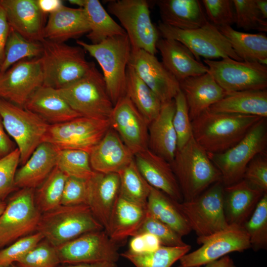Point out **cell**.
<instances>
[{
	"instance_id": "1",
	"label": "cell",
	"mask_w": 267,
	"mask_h": 267,
	"mask_svg": "<svg viewBox=\"0 0 267 267\" xmlns=\"http://www.w3.org/2000/svg\"><path fill=\"white\" fill-rule=\"evenodd\" d=\"M262 118L208 109L191 121L193 137L207 153H222L237 144Z\"/></svg>"
},
{
	"instance_id": "2",
	"label": "cell",
	"mask_w": 267,
	"mask_h": 267,
	"mask_svg": "<svg viewBox=\"0 0 267 267\" xmlns=\"http://www.w3.org/2000/svg\"><path fill=\"white\" fill-rule=\"evenodd\" d=\"M170 164L183 201L192 200L213 184L222 181L221 175L208 153L193 137L177 149Z\"/></svg>"
},
{
	"instance_id": "3",
	"label": "cell",
	"mask_w": 267,
	"mask_h": 267,
	"mask_svg": "<svg viewBox=\"0 0 267 267\" xmlns=\"http://www.w3.org/2000/svg\"><path fill=\"white\" fill-rule=\"evenodd\" d=\"M40 58L44 76L43 86L60 89L85 76L95 65L85 57L80 46L47 40L42 42Z\"/></svg>"
},
{
	"instance_id": "4",
	"label": "cell",
	"mask_w": 267,
	"mask_h": 267,
	"mask_svg": "<svg viewBox=\"0 0 267 267\" xmlns=\"http://www.w3.org/2000/svg\"><path fill=\"white\" fill-rule=\"evenodd\" d=\"M76 43L99 64L108 94L114 105L126 94L127 69L132 52L127 35L109 38L97 44L81 40Z\"/></svg>"
},
{
	"instance_id": "5",
	"label": "cell",
	"mask_w": 267,
	"mask_h": 267,
	"mask_svg": "<svg viewBox=\"0 0 267 267\" xmlns=\"http://www.w3.org/2000/svg\"><path fill=\"white\" fill-rule=\"evenodd\" d=\"M104 229L86 204L60 205L41 214L36 232L57 247L86 233Z\"/></svg>"
},
{
	"instance_id": "6",
	"label": "cell",
	"mask_w": 267,
	"mask_h": 267,
	"mask_svg": "<svg viewBox=\"0 0 267 267\" xmlns=\"http://www.w3.org/2000/svg\"><path fill=\"white\" fill-rule=\"evenodd\" d=\"M267 146V118H262L235 145L222 153L208 154L227 186L243 179L248 164L257 155L266 152Z\"/></svg>"
},
{
	"instance_id": "7",
	"label": "cell",
	"mask_w": 267,
	"mask_h": 267,
	"mask_svg": "<svg viewBox=\"0 0 267 267\" xmlns=\"http://www.w3.org/2000/svg\"><path fill=\"white\" fill-rule=\"evenodd\" d=\"M57 90L81 116L99 120L110 119L114 105L103 75L95 65L80 79Z\"/></svg>"
},
{
	"instance_id": "8",
	"label": "cell",
	"mask_w": 267,
	"mask_h": 267,
	"mask_svg": "<svg viewBox=\"0 0 267 267\" xmlns=\"http://www.w3.org/2000/svg\"><path fill=\"white\" fill-rule=\"evenodd\" d=\"M108 12L120 22L130 40L132 50L142 49L155 55L160 34L152 23L145 0H110Z\"/></svg>"
},
{
	"instance_id": "9",
	"label": "cell",
	"mask_w": 267,
	"mask_h": 267,
	"mask_svg": "<svg viewBox=\"0 0 267 267\" xmlns=\"http://www.w3.org/2000/svg\"><path fill=\"white\" fill-rule=\"evenodd\" d=\"M224 185L217 182L194 199L177 202L197 237L208 236L226 227L224 212Z\"/></svg>"
},
{
	"instance_id": "10",
	"label": "cell",
	"mask_w": 267,
	"mask_h": 267,
	"mask_svg": "<svg viewBox=\"0 0 267 267\" xmlns=\"http://www.w3.org/2000/svg\"><path fill=\"white\" fill-rule=\"evenodd\" d=\"M157 28L162 38L178 41L198 61H200V57L208 60L229 57L243 61L236 54L227 39L209 22L198 28L183 30L159 21Z\"/></svg>"
},
{
	"instance_id": "11",
	"label": "cell",
	"mask_w": 267,
	"mask_h": 267,
	"mask_svg": "<svg viewBox=\"0 0 267 267\" xmlns=\"http://www.w3.org/2000/svg\"><path fill=\"white\" fill-rule=\"evenodd\" d=\"M0 117L6 133L17 146L23 165L43 142L49 126L35 113L0 98Z\"/></svg>"
},
{
	"instance_id": "12",
	"label": "cell",
	"mask_w": 267,
	"mask_h": 267,
	"mask_svg": "<svg viewBox=\"0 0 267 267\" xmlns=\"http://www.w3.org/2000/svg\"><path fill=\"white\" fill-rule=\"evenodd\" d=\"M41 214L35 202L34 189L16 191L0 217V250L36 232Z\"/></svg>"
},
{
	"instance_id": "13",
	"label": "cell",
	"mask_w": 267,
	"mask_h": 267,
	"mask_svg": "<svg viewBox=\"0 0 267 267\" xmlns=\"http://www.w3.org/2000/svg\"><path fill=\"white\" fill-rule=\"evenodd\" d=\"M109 120L79 117L49 125L43 139L59 149H77L90 152L110 129Z\"/></svg>"
},
{
	"instance_id": "14",
	"label": "cell",
	"mask_w": 267,
	"mask_h": 267,
	"mask_svg": "<svg viewBox=\"0 0 267 267\" xmlns=\"http://www.w3.org/2000/svg\"><path fill=\"white\" fill-rule=\"evenodd\" d=\"M204 61L209 68L208 72L227 93L267 89V66L229 57L219 61L204 59Z\"/></svg>"
},
{
	"instance_id": "15",
	"label": "cell",
	"mask_w": 267,
	"mask_h": 267,
	"mask_svg": "<svg viewBox=\"0 0 267 267\" xmlns=\"http://www.w3.org/2000/svg\"><path fill=\"white\" fill-rule=\"evenodd\" d=\"M56 249L63 265L117 263L120 256L118 243L104 229L86 233Z\"/></svg>"
},
{
	"instance_id": "16",
	"label": "cell",
	"mask_w": 267,
	"mask_h": 267,
	"mask_svg": "<svg viewBox=\"0 0 267 267\" xmlns=\"http://www.w3.org/2000/svg\"><path fill=\"white\" fill-rule=\"evenodd\" d=\"M197 242L201 246L181 257L179 260L181 265L200 267L230 253L242 252L251 248L243 227L233 224L208 236L197 237Z\"/></svg>"
},
{
	"instance_id": "17",
	"label": "cell",
	"mask_w": 267,
	"mask_h": 267,
	"mask_svg": "<svg viewBox=\"0 0 267 267\" xmlns=\"http://www.w3.org/2000/svg\"><path fill=\"white\" fill-rule=\"evenodd\" d=\"M43 85L40 58L22 60L0 75V98L24 107L31 96Z\"/></svg>"
},
{
	"instance_id": "18",
	"label": "cell",
	"mask_w": 267,
	"mask_h": 267,
	"mask_svg": "<svg viewBox=\"0 0 267 267\" xmlns=\"http://www.w3.org/2000/svg\"><path fill=\"white\" fill-rule=\"evenodd\" d=\"M129 64L162 104L173 100L180 90L179 82L155 55L142 49L132 50Z\"/></svg>"
},
{
	"instance_id": "19",
	"label": "cell",
	"mask_w": 267,
	"mask_h": 267,
	"mask_svg": "<svg viewBox=\"0 0 267 267\" xmlns=\"http://www.w3.org/2000/svg\"><path fill=\"white\" fill-rule=\"evenodd\" d=\"M109 120L134 155L148 148L149 124L127 95L114 105Z\"/></svg>"
},
{
	"instance_id": "20",
	"label": "cell",
	"mask_w": 267,
	"mask_h": 267,
	"mask_svg": "<svg viewBox=\"0 0 267 267\" xmlns=\"http://www.w3.org/2000/svg\"><path fill=\"white\" fill-rule=\"evenodd\" d=\"M87 181V205L106 231L119 196V175L118 173L95 172Z\"/></svg>"
},
{
	"instance_id": "21",
	"label": "cell",
	"mask_w": 267,
	"mask_h": 267,
	"mask_svg": "<svg viewBox=\"0 0 267 267\" xmlns=\"http://www.w3.org/2000/svg\"><path fill=\"white\" fill-rule=\"evenodd\" d=\"M134 161L140 174L151 186L178 202L183 201L180 187L170 162L148 148L135 154Z\"/></svg>"
},
{
	"instance_id": "22",
	"label": "cell",
	"mask_w": 267,
	"mask_h": 267,
	"mask_svg": "<svg viewBox=\"0 0 267 267\" xmlns=\"http://www.w3.org/2000/svg\"><path fill=\"white\" fill-rule=\"evenodd\" d=\"M10 28L25 39L42 42L44 15L36 0H0Z\"/></svg>"
},
{
	"instance_id": "23",
	"label": "cell",
	"mask_w": 267,
	"mask_h": 267,
	"mask_svg": "<svg viewBox=\"0 0 267 267\" xmlns=\"http://www.w3.org/2000/svg\"><path fill=\"white\" fill-rule=\"evenodd\" d=\"M89 154L92 170L105 174H118L134 159V154L111 128Z\"/></svg>"
},
{
	"instance_id": "24",
	"label": "cell",
	"mask_w": 267,
	"mask_h": 267,
	"mask_svg": "<svg viewBox=\"0 0 267 267\" xmlns=\"http://www.w3.org/2000/svg\"><path fill=\"white\" fill-rule=\"evenodd\" d=\"M191 121L223 98L227 92L208 73L187 78L179 82Z\"/></svg>"
},
{
	"instance_id": "25",
	"label": "cell",
	"mask_w": 267,
	"mask_h": 267,
	"mask_svg": "<svg viewBox=\"0 0 267 267\" xmlns=\"http://www.w3.org/2000/svg\"><path fill=\"white\" fill-rule=\"evenodd\" d=\"M156 47L160 53L162 62L179 82L208 72V66L198 61L192 53L178 41L160 38Z\"/></svg>"
},
{
	"instance_id": "26",
	"label": "cell",
	"mask_w": 267,
	"mask_h": 267,
	"mask_svg": "<svg viewBox=\"0 0 267 267\" xmlns=\"http://www.w3.org/2000/svg\"><path fill=\"white\" fill-rule=\"evenodd\" d=\"M264 193L243 179L224 186L223 208L228 224L242 226L250 218Z\"/></svg>"
},
{
	"instance_id": "27",
	"label": "cell",
	"mask_w": 267,
	"mask_h": 267,
	"mask_svg": "<svg viewBox=\"0 0 267 267\" xmlns=\"http://www.w3.org/2000/svg\"><path fill=\"white\" fill-rule=\"evenodd\" d=\"M58 150L47 142L39 144L17 170L15 177L16 187L35 189L39 187L56 167Z\"/></svg>"
},
{
	"instance_id": "28",
	"label": "cell",
	"mask_w": 267,
	"mask_h": 267,
	"mask_svg": "<svg viewBox=\"0 0 267 267\" xmlns=\"http://www.w3.org/2000/svg\"><path fill=\"white\" fill-rule=\"evenodd\" d=\"M23 108L35 113L49 125L59 124L81 117L57 89L44 86L34 92Z\"/></svg>"
},
{
	"instance_id": "29",
	"label": "cell",
	"mask_w": 267,
	"mask_h": 267,
	"mask_svg": "<svg viewBox=\"0 0 267 267\" xmlns=\"http://www.w3.org/2000/svg\"><path fill=\"white\" fill-rule=\"evenodd\" d=\"M174 99L162 104L155 119L148 125V148L171 163L177 150V137L173 124Z\"/></svg>"
},
{
	"instance_id": "30",
	"label": "cell",
	"mask_w": 267,
	"mask_h": 267,
	"mask_svg": "<svg viewBox=\"0 0 267 267\" xmlns=\"http://www.w3.org/2000/svg\"><path fill=\"white\" fill-rule=\"evenodd\" d=\"M89 32V27L83 8H72L63 5L49 14L44 29V40L64 43Z\"/></svg>"
},
{
	"instance_id": "31",
	"label": "cell",
	"mask_w": 267,
	"mask_h": 267,
	"mask_svg": "<svg viewBox=\"0 0 267 267\" xmlns=\"http://www.w3.org/2000/svg\"><path fill=\"white\" fill-rule=\"evenodd\" d=\"M161 22L183 30L202 27L208 21L201 1L159 0L156 2Z\"/></svg>"
},
{
	"instance_id": "32",
	"label": "cell",
	"mask_w": 267,
	"mask_h": 267,
	"mask_svg": "<svg viewBox=\"0 0 267 267\" xmlns=\"http://www.w3.org/2000/svg\"><path fill=\"white\" fill-rule=\"evenodd\" d=\"M147 214L146 207L119 196L106 231L110 238L118 243L135 235Z\"/></svg>"
},
{
	"instance_id": "33",
	"label": "cell",
	"mask_w": 267,
	"mask_h": 267,
	"mask_svg": "<svg viewBox=\"0 0 267 267\" xmlns=\"http://www.w3.org/2000/svg\"><path fill=\"white\" fill-rule=\"evenodd\" d=\"M220 113L267 117V89L227 93L209 109Z\"/></svg>"
},
{
	"instance_id": "34",
	"label": "cell",
	"mask_w": 267,
	"mask_h": 267,
	"mask_svg": "<svg viewBox=\"0 0 267 267\" xmlns=\"http://www.w3.org/2000/svg\"><path fill=\"white\" fill-rule=\"evenodd\" d=\"M236 54L243 60L267 64V37L264 33L250 34L226 26L218 28Z\"/></svg>"
},
{
	"instance_id": "35",
	"label": "cell",
	"mask_w": 267,
	"mask_h": 267,
	"mask_svg": "<svg viewBox=\"0 0 267 267\" xmlns=\"http://www.w3.org/2000/svg\"><path fill=\"white\" fill-rule=\"evenodd\" d=\"M177 202L162 191L151 186L146 209L149 215L171 227L182 237L192 230Z\"/></svg>"
},
{
	"instance_id": "36",
	"label": "cell",
	"mask_w": 267,
	"mask_h": 267,
	"mask_svg": "<svg viewBox=\"0 0 267 267\" xmlns=\"http://www.w3.org/2000/svg\"><path fill=\"white\" fill-rule=\"evenodd\" d=\"M149 124L158 115L162 103L128 65L126 74V94Z\"/></svg>"
},
{
	"instance_id": "37",
	"label": "cell",
	"mask_w": 267,
	"mask_h": 267,
	"mask_svg": "<svg viewBox=\"0 0 267 267\" xmlns=\"http://www.w3.org/2000/svg\"><path fill=\"white\" fill-rule=\"evenodd\" d=\"M89 27L87 34L90 44H97L111 37L126 34L98 0H85L83 7Z\"/></svg>"
},
{
	"instance_id": "38",
	"label": "cell",
	"mask_w": 267,
	"mask_h": 267,
	"mask_svg": "<svg viewBox=\"0 0 267 267\" xmlns=\"http://www.w3.org/2000/svg\"><path fill=\"white\" fill-rule=\"evenodd\" d=\"M190 249L189 244L179 247L161 246L155 251L141 253H134L128 250L120 256L135 267H171Z\"/></svg>"
},
{
	"instance_id": "39",
	"label": "cell",
	"mask_w": 267,
	"mask_h": 267,
	"mask_svg": "<svg viewBox=\"0 0 267 267\" xmlns=\"http://www.w3.org/2000/svg\"><path fill=\"white\" fill-rule=\"evenodd\" d=\"M118 174L120 177L119 196L128 201L146 207L151 186L140 174L134 159Z\"/></svg>"
},
{
	"instance_id": "40",
	"label": "cell",
	"mask_w": 267,
	"mask_h": 267,
	"mask_svg": "<svg viewBox=\"0 0 267 267\" xmlns=\"http://www.w3.org/2000/svg\"><path fill=\"white\" fill-rule=\"evenodd\" d=\"M43 51L42 42L28 40L10 28L5 47L4 58L0 67V75L23 59L40 57Z\"/></svg>"
},
{
	"instance_id": "41",
	"label": "cell",
	"mask_w": 267,
	"mask_h": 267,
	"mask_svg": "<svg viewBox=\"0 0 267 267\" xmlns=\"http://www.w3.org/2000/svg\"><path fill=\"white\" fill-rule=\"evenodd\" d=\"M68 176L56 166L35 192V202L43 214L60 205L62 193Z\"/></svg>"
},
{
	"instance_id": "42",
	"label": "cell",
	"mask_w": 267,
	"mask_h": 267,
	"mask_svg": "<svg viewBox=\"0 0 267 267\" xmlns=\"http://www.w3.org/2000/svg\"><path fill=\"white\" fill-rule=\"evenodd\" d=\"M68 177L88 179L94 174L89 153L81 150L59 149L56 166Z\"/></svg>"
},
{
	"instance_id": "43",
	"label": "cell",
	"mask_w": 267,
	"mask_h": 267,
	"mask_svg": "<svg viewBox=\"0 0 267 267\" xmlns=\"http://www.w3.org/2000/svg\"><path fill=\"white\" fill-rule=\"evenodd\" d=\"M251 248L255 251L267 247V193H265L248 220L242 225Z\"/></svg>"
},
{
	"instance_id": "44",
	"label": "cell",
	"mask_w": 267,
	"mask_h": 267,
	"mask_svg": "<svg viewBox=\"0 0 267 267\" xmlns=\"http://www.w3.org/2000/svg\"><path fill=\"white\" fill-rule=\"evenodd\" d=\"M235 12V23L245 30L267 31V21L258 10L255 0H232Z\"/></svg>"
},
{
	"instance_id": "45",
	"label": "cell",
	"mask_w": 267,
	"mask_h": 267,
	"mask_svg": "<svg viewBox=\"0 0 267 267\" xmlns=\"http://www.w3.org/2000/svg\"><path fill=\"white\" fill-rule=\"evenodd\" d=\"M15 264L19 267H58L61 264L56 247L45 239Z\"/></svg>"
},
{
	"instance_id": "46",
	"label": "cell",
	"mask_w": 267,
	"mask_h": 267,
	"mask_svg": "<svg viewBox=\"0 0 267 267\" xmlns=\"http://www.w3.org/2000/svg\"><path fill=\"white\" fill-rule=\"evenodd\" d=\"M175 111L173 124L177 137V149L182 148L192 137L191 121L183 92L180 90L174 98Z\"/></svg>"
},
{
	"instance_id": "47",
	"label": "cell",
	"mask_w": 267,
	"mask_h": 267,
	"mask_svg": "<svg viewBox=\"0 0 267 267\" xmlns=\"http://www.w3.org/2000/svg\"><path fill=\"white\" fill-rule=\"evenodd\" d=\"M145 233H151L156 236L162 246L179 247L187 244L183 241L182 237L171 227L148 213L144 221L135 235Z\"/></svg>"
},
{
	"instance_id": "48",
	"label": "cell",
	"mask_w": 267,
	"mask_h": 267,
	"mask_svg": "<svg viewBox=\"0 0 267 267\" xmlns=\"http://www.w3.org/2000/svg\"><path fill=\"white\" fill-rule=\"evenodd\" d=\"M201 2L208 21L217 28L235 24L232 0H202Z\"/></svg>"
},
{
	"instance_id": "49",
	"label": "cell",
	"mask_w": 267,
	"mask_h": 267,
	"mask_svg": "<svg viewBox=\"0 0 267 267\" xmlns=\"http://www.w3.org/2000/svg\"><path fill=\"white\" fill-rule=\"evenodd\" d=\"M44 239L39 232L21 238L0 250V267L16 263Z\"/></svg>"
},
{
	"instance_id": "50",
	"label": "cell",
	"mask_w": 267,
	"mask_h": 267,
	"mask_svg": "<svg viewBox=\"0 0 267 267\" xmlns=\"http://www.w3.org/2000/svg\"><path fill=\"white\" fill-rule=\"evenodd\" d=\"M20 162V153L16 148L3 157L0 158V200L4 201L17 189L15 185V177Z\"/></svg>"
},
{
	"instance_id": "51",
	"label": "cell",
	"mask_w": 267,
	"mask_h": 267,
	"mask_svg": "<svg viewBox=\"0 0 267 267\" xmlns=\"http://www.w3.org/2000/svg\"><path fill=\"white\" fill-rule=\"evenodd\" d=\"M243 179L254 187L267 193V152L256 156L248 164Z\"/></svg>"
},
{
	"instance_id": "52",
	"label": "cell",
	"mask_w": 267,
	"mask_h": 267,
	"mask_svg": "<svg viewBox=\"0 0 267 267\" xmlns=\"http://www.w3.org/2000/svg\"><path fill=\"white\" fill-rule=\"evenodd\" d=\"M87 180L68 177L63 188L60 205H87Z\"/></svg>"
},
{
	"instance_id": "53",
	"label": "cell",
	"mask_w": 267,
	"mask_h": 267,
	"mask_svg": "<svg viewBox=\"0 0 267 267\" xmlns=\"http://www.w3.org/2000/svg\"><path fill=\"white\" fill-rule=\"evenodd\" d=\"M5 11L0 4V67L4 58V50L10 31Z\"/></svg>"
},
{
	"instance_id": "54",
	"label": "cell",
	"mask_w": 267,
	"mask_h": 267,
	"mask_svg": "<svg viewBox=\"0 0 267 267\" xmlns=\"http://www.w3.org/2000/svg\"><path fill=\"white\" fill-rule=\"evenodd\" d=\"M15 148L13 142L4 129L0 117V158L10 153Z\"/></svg>"
},
{
	"instance_id": "55",
	"label": "cell",
	"mask_w": 267,
	"mask_h": 267,
	"mask_svg": "<svg viewBox=\"0 0 267 267\" xmlns=\"http://www.w3.org/2000/svg\"><path fill=\"white\" fill-rule=\"evenodd\" d=\"M37 4L44 14H51L59 9L63 4L60 0H36Z\"/></svg>"
},
{
	"instance_id": "56",
	"label": "cell",
	"mask_w": 267,
	"mask_h": 267,
	"mask_svg": "<svg viewBox=\"0 0 267 267\" xmlns=\"http://www.w3.org/2000/svg\"><path fill=\"white\" fill-rule=\"evenodd\" d=\"M129 251L134 253L146 252L145 242L141 234L132 236L129 243Z\"/></svg>"
},
{
	"instance_id": "57",
	"label": "cell",
	"mask_w": 267,
	"mask_h": 267,
	"mask_svg": "<svg viewBox=\"0 0 267 267\" xmlns=\"http://www.w3.org/2000/svg\"><path fill=\"white\" fill-rule=\"evenodd\" d=\"M141 234L145 242L146 252L155 251L162 246L159 239L153 234L149 233Z\"/></svg>"
},
{
	"instance_id": "58",
	"label": "cell",
	"mask_w": 267,
	"mask_h": 267,
	"mask_svg": "<svg viewBox=\"0 0 267 267\" xmlns=\"http://www.w3.org/2000/svg\"><path fill=\"white\" fill-rule=\"evenodd\" d=\"M205 267H236L232 260L228 255H225L218 260L209 262Z\"/></svg>"
},
{
	"instance_id": "59",
	"label": "cell",
	"mask_w": 267,
	"mask_h": 267,
	"mask_svg": "<svg viewBox=\"0 0 267 267\" xmlns=\"http://www.w3.org/2000/svg\"><path fill=\"white\" fill-rule=\"evenodd\" d=\"M58 267H118L117 263L99 262L94 263H84L71 265H63Z\"/></svg>"
},
{
	"instance_id": "60",
	"label": "cell",
	"mask_w": 267,
	"mask_h": 267,
	"mask_svg": "<svg viewBox=\"0 0 267 267\" xmlns=\"http://www.w3.org/2000/svg\"><path fill=\"white\" fill-rule=\"evenodd\" d=\"M256 5L263 18L267 19V0H255Z\"/></svg>"
},
{
	"instance_id": "61",
	"label": "cell",
	"mask_w": 267,
	"mask_h": 267,
	"mask_svg": "<svg viewBox=\"0 0 267 267\" xmlns=\"http://www.w3.org/2000/svg\"><path fill=\"white\" fill-rule=\"evenodd\" d=\"M68 1L72 4L79 6L80 8H83L85 0H69Z\"/></svg>"
},
{
	"instance_id": "62",
	"label": "cell",
	"mask_w": 267,
	"mask_h": 267,
	"mask_svg": "<svg viewBox=\"0 0 267 267\" xmlns=\"http://www.w3.org/2000/svg\"><path fill=\"white\" fill-rule=\"evenodd\" d=\"M6 205V203L5 202V201L0 200V217L5 209Z\"/></svg>"
},
{
	"instance_id": "63",
	"label": "cell",
	"mask_w": 267,
	"mask_h": 267,
	"mask_svg": "<svg viewBox=\"0 0 267 267\" xmlns=\"http://www.w3.org/2000/svg\"><path fill=\"white\" fill-rule=\"evenodd\" d=\"M5 267H19L15 263H14L8 266H6Z\"/></svg>"
},
{
	"instance_id": "64",
	"label": "cell",
	"mask_w": 267,
	"mask_h": 267,
	"mask_svg": "<svg viewBox=\"0 0 267 267\" xmlns=\"http://www.w3.org/2000/svg\"><path fill=\"white\" fill-rule=\"evenodd\" d=\"M178 267H186V266H183L180 265Z\"/></svg>"
}]
</instances>
